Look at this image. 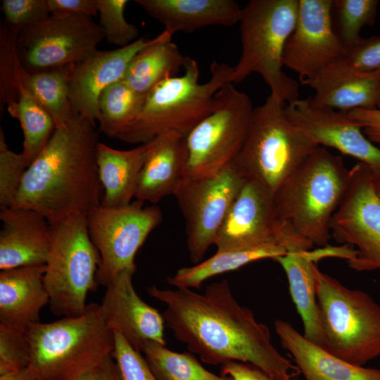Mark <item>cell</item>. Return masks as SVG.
Masks as SVG:
<instances>
[{
	"label": "cell",
	"mask_w": 380,
	"mask_h": 380,
	"mask_svg": "<svg viewBox=\"0 0 380 380\" xmlns=\"http://www.w3.org/2000/svg\"><path fill=\"white\" fill-rule=\"evenodd\" d=\"M173 34L164 30L151 45L130 63L123 81L139 94L147 96L163 80L177 76L187 56L172 42Z\"/></svg>",
	"instance_id": "cell-28"
},
{
	"label": "cell",
	"mask_w": 380,
	"mask_h": 380,
	"mask_svg": "<svg viewBox=\"0 0 380 380\" xmlns=\"http://www.w3.org/2000/svg\"><path fill=\"white\" fill-rule=\"evenodd\" d=\"M244 177L232 164L204 177H184L174 196L186 221L191 260L200 262L224 221Z\"/></svg>",
	"instance_id": "cell-14"
},
{
	"label": "cell",
	"mask_w": 380,
	"mask_h": 380,
	"mask_svg": "<svg viewBox=\"0 0 380 380\" xmlns=\"http://www.w3.org/2000/svg\"><path fill=\"white\" fill-rule=\"evenodd\" d=\"M180 76L169 77L147 96L136 122L118 139L132 144H145L168 132L184 137L214 109L215 94L229 82L233 67L213 61L210 77L198 82L196 61L187 57Z\"/></svg>",
	"instance_id": "cell-6"
},
{
	"label": "cell",
	"mask_w": 380,
	"mask_h": 380,
	"mask_svg": "<svg viewBox=\"0 0 380 380\" xmlns=\"http://www.w3.org/2000/svg\"><path fill=\"white\" fill-rule=\"evenodd\" d=\"M156 37H141L124 47L111 51L97 50L70 67L69 99L73 111L96 125L99 118V99L110 84L122 80L134 58L151 45Z\"/></svg>",
	"instance_id": "cell-18"
},
{
	"label": "cell",
	"mask_w": 380,
	"mask_h": 380,
	"mask_svg": "<svg viewBox=\"0 0 380 380\" xmlns=\"http://www.w3.org/2000/svg\"><path fill=\"white\" fill-rule=\"evenodd\" d=\"M289 253L277 243H267L258 246L220 251L204 261L194 266L184 267L167 278V282L177 289H200L207 279L221 274L236 270L256 260L276 258Z\"/></svg>",
	"instance_id": "cell-29"
},
{
	"label": "cell",
	"mask_w": 380,
	"mask_h": 380,
	"mask_svg": "<svg viewBox=\"0 0 380 380\" xmlns=\"http://www.w3.org/2000/svg\"><path fill=\"white\" fill-rule=\"evenodd\" d=\"M376 108H380V86H379L378 96H377Z\"/></svg>",
	"instance_id": "cell-49"
},
{
	"label": "cell",
	"mask_w": 380,
	"mask_h": 380,
	"mask_svg": "<svg viewBox=\"0 0 380 380\" xmlns=\"http://www.w3.org/2000/svg\"><path fill=\"white\" fill-rule=\"evenodd\" d=\"M30 361L27 328L0 322V375L25 368Z\"/></svg>",
	"instance_id": "cell-37"
},
{
	"label": "cell",
	"mask_w": 380,
	"mask_h": 380,
	"mask_svg": "<svg viewBox=\"0 0 380 380\" xmlns=\"http://www.w3.org/2000/svg\"><path fill=\"white\" fill-rule=\"evenodd\" d=\"M162 218L158 207H145L137 199L119 208L99 205L86 216L89 236L100 255L98 284L106 287L122 272H135V255Z\"/></svg>",
	"instance_id": "cell-12"
},
{
	"label": "cell",
	"mask_w": 380,
	"mask_h": 380,
	"mask_svg": "<svg viewBox=\"0 0 380 380\" xmlns=\"http://www.w3.org/2000/svg\"><path fill=\"white\" fill-rule=\"evenodd\" d=\"M275 331L305 380H380V369L358 366L308 340L290 322L276 319Z\"/></svg>",
	"instance_id": "cell-24"
},
{
	"label": "cell",
	"mask_w": 380,
	"mask_h": 380,
	"mask_svg": "<svg viewBox=\"0 0 380 380\" xmlns=\"http://www.w3.org/2000/svg\"><path fill=\"white\" fill-rule=\"evenodd\" d=\"M146 98L123 80L106 87L99 99L98 122L102 132L110 138L118 139L136 122Z\"/></svg>",
	"instance_id": "cell-31"
},
{
	"label": "cell",
	"mask_w": 380,
	"mask_h": 380,
	"mask_svg": "<svg viewBox=\"0 0 380 380\" xmlns=\"http://www.w3.org/2000/svg\"><path fill=\"white\" fill-rule=\"evenodd\" d=\"M286 104L272 95L254 108L248 132L232 162L245 179L274 193L319 146L287 116Z\"/></svg>",
	"instance_id": "cell-7"
},
{
	"label": "cell",
	"mask_w": 380,
	"mask_h": 380,
	"mask_svg": "<svg viewBox=\"0 0 380 380\" xmlns=\"http://www.w3.org/2000/svg\"><path fill=\"white\" fill-rule=\"evenodd\" d=\"M341 156L318 146L274 194L279 219L300 237L328 245L331 222L349 186Z\"/></svg>",
	"instance_id": "cell-3"
},
{
	"label": "cell",
	"mask_w": 380,
	"mask_h": 380,
	"mask_svg": "<svg viewBox=\"0 0 380 380\" xmlns=\"http://www.w3.org/2000/svg\"><path fill=\"white\" fill-rule=\"evenodd\" d=\"M50 14L98 15L96 0H46Z\"/></svg>",
	"instance_id": "cell-43"
},
{
	"label": "cell",
	"mask_w": 380,
	"mask_h": 380,
	"mask_svg": "<svg viewBox=\"0 0 380 380\" xmlns=\"http://www.w3.org/2000/svg\"><path fill=\"white\" fill-rule=\"evenodd\" d=\"M97 370L98 369L87 374L77 380H96Z\"/></svg>",
	"instance_id": "cell-48"
},
{
	"label": "cell",
	"mask_w": 380,
	"mask_h": 380,
	"mask_svg": "<svg viewBox=\"0 0 380 380\" xmlns=\"http://www.w3.org/2000/svg\"><path fill=\"white\" fill-rule=\"evenodd\" d=\"M127 0H96L99 25L110 44L124 47L136 41L139 30L124 15Z\"/></svg>",
	"instance_id": "cell-36"
},
{
	"label": "cell",
	"mask_w": 380,
	"mask_h": 380,
	"mask_svg": "<svg viewBox=\"0 0 380 380\" xmlns=\"http://www.w3.org/2000/svg\"><path fill=\"white\" fill-rule=\"evenodd\" d=\"M298 11V0H251L242 8L239 23L241 53L230 83H240L258 73L277 100L287 104L299 99L298 82L283 70L284 47Z\"/></svg>",
	"instance_id": "cell-5"
},
{
	"label": "cell",
	"mask_w": 380,
	"mask_h": 380,
	"mask_svg": "<svg viewBox=\"0 0 380 380\" xmlns=\"http://www.w3.org/2000/svg\"><path fill=\"white\" fill-rule=\"evenodd\" d=\"M112 357L124 380H158L141 353L132 347L118 331H114Z\"/></svg>",
	"instance_id": "cell-39"
},
{
	"label": "cell",
	"mask_w": 380,
	"mask_h": 380,
	"mask_svg": "<svg viewBox=\"0 0 380 380\" xmlns=\"http://www.w3.org/2000/svg\"><path fill=\"white\" fill-rule=\"evenodd\" d=\"M103 39L102 28L91 17L50 14L21 30L15 44L21 67L37 73L81 62L98 50Z\"/></svg>",
	"instance_id": "cell-11"
},
{
	"label": "cell",
	"mask_w": 380,
	"mask_h": 380,
	"mask_svg": "<svg viewBox=\"0 0 380 380\" xmlns=\"http://www.w3.org/2000/svg\"><path fill=\"white\" fill-rule=\"evenodd\" d=\"M100 255L89 236L86 216L51 224V243L44 282L51 312L62 317L83 314L87 294L96 286Z\"/></svg>",
	"instance_id": "cell-9"
},
{
	"label": "cell",
	"mask_w": 380,
	"mask_h": 380,
	"mask_svg": "<svg viewBox=\"0 0 380 380\" xmlns=\"http://www.w3.org/2000/svg\"><path fill=\"white\" fill-rule=\"evenodd\" d=\"M147 291L165 305L162 315L175 338L204 363H249L277 380H293L299 372L274 347L269 328L237 302L227 280L208 285L201 293L156 286Z\"/></svg>",
	"instance_id": "cell-1"
},
{
	"label": "cell",
	"mask_w": 380,
	"mask_h": 380,
	"mask_svg": "<svg viewBox=\"0 0 380 380\" xmlns=\"http://www.w3.org/2000/svg\"><path fill=\"white\" fill-rule=\"evenodd\" d=\"M165 30L192 32L208 26H233L239 23L241 8L234 0H136Z\"/></svg>",
	"instance_id": "cell-25"
},
{
	"label": "cell",
	"mask_w": 380,
	"mask_h": 380,
	"mask_svg": "<svg viewBox=\"0 0 380 380\" xmlns=\"http://www.w3.org/2000/svg\"><path fill=\"white\" fill-rule=\"evenodd\" d=\"M0 380H38L34 370L27 367L16 372L0 375Z\"/></svg>",
	"instance_id": "cell-46"
},
{
	"label": "cell",
	"mask_w": 380,
	"mask_h": 380,
	"mask_svg": "<svg viewBox=\"0 0 380 380\" xmlns=\"http://www.w3.org/2000/svg\"><path fill=\"white\" fill-rule=\"evenodd\" d=\"M95 127L75 114L56 128L27 167L12 207L34 210L53 224L73 216H87L101 205Z\"/></svg>",
	"instance_id": "cell-2"
},
{
	"label": "cell",
	"mask_w": 380,
	"mask_h": 380,
	"mask_svg": "<svg viewBox=\"0 0 380 380\" xmlns=\"http://www.w3.org/2000/svg\"><path fill=\"white\" fill-rule=\"evenodd\" d=\"M30 367L38 380H77L97 369L112 355L114 331L100 305L90 303L78 316L27 327Z\"/></svg>",
	"instance_id": "cell-4"
},
{
	"label": "cell",
	"mask_w": 380,
	"mask_h": 380,
	"mask_svg": "<svg viewBox=\"0 0 380 380\" xmlns=\"http://www.w3.org/2000/svg\"><path fill=\"white\" fill-rule=\"evenodd\" d=\"M18 32L6 24L0 31V99L8 106L17 100L20 88V63L16 51Z\"/></svg>",
	"instance_id": "cell-35"
},
{
	"label": "cell",
	"mask_w": 380,
	"mask_h": 380,
	"mask_svg": "<svg viewBox=\"0 0 380 380\" xmlns=\"http://www.w3.org/2000/svg\"><path fill=\"white\" fill-rule=\"evenodd\" d=\"M372 179L374 190L380 198V169L372 170Z\"/></svg>",
	"instance_id": "cell-47"
},
{
	"label": "cell",
	"mask_w": 380,
	"mask_h": 380,
	"mask_svg": "<svg viewBox=\"0 0 380 380\" xmlns=\"http://www.w3.org/2000/svg\"><path fill=\"white\" fill-rule=\"evenodd\" d=\"M302 84L315 91L312 99L317 104L346 112L372 109L376 108L380 72H362L344 56Z\"/></svg>",
	"instance_id": "cell-22"
},
{
	"label": "cell",
	"mask_w": 380,
	"mask_h": 380,
	"mask_svg": "<svg viewBox=\"0 0 380 380\" xmlns=\"http://www.w3.org/2000/svg\"><path fill=\"white\" fill-rule=\"evenodd\" d=\"M134 274L122 272L106 287L99 305L108 327L121 334L132 347L141 353L148 342L166 345L165 324L163 315L137 295L132 283Z\"/></svg>",
	"instance_id": "cell-19"
},
{
	"label": "cell",
	"mask_w": 380,
	"mask_h": 380,
	"mask_svg": "<svg viewBox=\"0 0 380 380\" xmlns=\"http://www.w3.org/2000/svg\"><path fill=\"white\" fill-rule=\"evenodd\" d=\"M147 143L146 158L138 178L135 198L156 203L174 195L184 178L187 160L186 137L168 132Z\"/></svg>",
	"instance_id": "cell-23"
},
{
	"label": "cell",
	"mask_w": 380,
	"mask_h": 380,
	"mask_svg": "<svg viewBox=\"0 0 380 380\" xmlns=\"http://www.w3.org/2000/svg\"><path fill=\"white\" fill-rule=\"evenodd\" d=\"M71 66L37 73L27 72L21 65L19 68L21 85L49 113L56 128L64 125L76 114L69 99Z\"/></svg>",
	"instance_id": "cell-30"
},
{
	"label": "cell",
	"mask_w": 380,
	"mask_h": 380,
	"mask_svg": "<svg viewBox=\"0 0 380 380\" xmlns=\"http://www.w3.org/2000/svg\"><path fill=\"white\" fill-rule=\"evenodd\" d=\"M285 111L291 122L319 146L335 148L372 170L380 169V148L366 137L348 112L317 104L312 97L286 104Z\"/></svg>",
	"instance_id": "cell-17"
},
{
	"label": "cell",
	"mask_w": 380,
	"mask_h": 380,
	"mask_svg": "<svg viewBox=\"0 0 380 380\" xmlns=\"http://www.w3.org/2000/svg\"><path fill=\"white\" fill-rule=\"evenodd\" d=\"M362 129L366 137L380 146V108H355L348 112Z\"/></svg>",
	"instance_id": "cell-42"
},
{
	"label": "cell",
	"mask_w": 380,
	"mask_h": 380,
	"mask_svg": "<svg viewBox=\"0 0 380 380\" xmlns=\"http://www.w3.org/2000/svg\"><path fill=\"white\" fill-rule=\"evenodd\" d=\"M45 270L41 265L1 271L0 322L23 328L40 322V311L49 304Z\"/></svg>",
	"instance_id": "cell-26"
},
{
	"label": "cell",
	"mask_w": 380,
	"mask_h": 380,
	"mask_svg": "<svg viewBox=\"0 0 380 380\" xmlns=\"http://www.w3.org/2000/svg\"><path fill=\"white\" fill-rule=\"evenodd\" d=\"M346 193L331 222V236L355 247L348 266L357 272L380 270V198L372 179V170L358 162L350 168Z\"/></svg>",
	"instance_id": "cell-15"
},
{
	"label": "cell",
	"mask_w": 380,
	"mask_h": 380,
	"mask_svg": "<svg viewBox=\"0 0 380 380\" xmlns=\"http://www.w3.org/2000/svg\"><path fill=\"white\" fill-rule=\"evenodd\" d=\"M220 374L233 380H277L255 365L236 361L221 365Z\"/></svg>",
	"instance_id": "cell-44"
},
{
	"label": "cell",
	"mask_w": 380,
	"mask_h": 380,
	"mask_svg": "<svg viewBox=\"0 0 380 380\" xmlns=\"http://www.w3.org/2000/svg\"><path fill=\"white\" fill-rule=\"evenodd\" d=\"M274 191L262 182L244 179L214 241L217 251L277 243L288 251L310 250L314 245L295 234L278 217Z\"/></svg>",
	"instance_id": "cell-13"
},
{
	"label": "cell",
	"mask_w": 380,
	"mask_h": 380,
	"mask_svg": "<svg viewBox=\"0 0 380 380\" xmlns=\"http://www.w3.org/2000/svg\"><path fill=\"white\" fill-rule=\"evenodd\" d=\"M379 4L378 0H332V26L344 49L362 38L363 27L374 23Z\"/></svg>",
	"instance_id": "cell-34"
},
{
	"label": "cell",
	"mask_w": 380,
	"mask_h": 380,
	"mask_svg": "<svg viewBox=\"0 0 380 380\" xmlns=\"http://www.w3.org/2000/svg\"><path fill=\"white\" fill-rule=\"evenodd\" d=\"M253 110L249 96L233 84L222 87L213 110L186 137L184 177L210 175L231 164L244 141Z\"/></svg>",
	"instance_id": "cell-10"
},
{
	"label": "cell",
	"mask_w": 380,
	"mask_h": 380,
	"mask_svg": "<svg viewBox=\"0 0 380 380\" xmlns=\"http://www.w3.org/2000/svg\"><path fill=\"white\" fill-rule=\"evenodd\" d=\"M11 117L17 119L23 132V155L30 165L42 152L56 125L49 113L20 84L18 99L7 106Z\"/></svg>",
	"instance_id": "cell-32"
},
{
	"label": "cell",
	"mask_w": 380,
	"mask_h": 380,
	"mask_svg": "<svg viewBox=\"0 0 380 380\" xmlns=\"http://www.w3.org/2000/svg\"><path fill=\"white\" fill-rule=\"evenodd\" d=\"M354 255V250L343 244L324 246L314 250L290 252L274 259L284 271L289 293L304 329L303 336L312 343L327 350L317 301L315 267L322 259L338 258L346 260Z\"/></svg>",
	"instance_id": "cell-20"
},
{
	"label": "cell",
	"mask_w": 380,
	"mask_h": 380,
	"mask_svg": "<svg viewBox=\"0 0 380 380\" xmlns=\"http://www.w3.org/2000/svg\"><path fill=\"white\" fill-rule=\"evenodd\" d=\"M331 5L332 0H298L297 20L284 47L283 63L298 75L301 83L344 56L332 26Z\"/></svg>",
	"instance_id": "cell-16"
},
{
	"label": "cell",
	"mask_w": 380,
	"mask_h": 380,
	"mask_svg": "<svg viewBox=\"0 0 380 380\" xmlns=\"http://www.w3.org/2000/svg\"><path fill=\"white\" fill-rule=\"evenodd\" d=\"M147 151L148 143L129 150L98 143L96 165L103 191L101 205L119 208L132 201Z\"/></svg>",
	"instance_id": "cell-27"
},
{
	"label": "cell",
	"mask_w": 380,
	"mask_h": 380,
	"mask_svg": "<svg viewBox=\"0 0 380 380\" xmlns=\"http://www.w3.org/2000/svg\"><path fill=\"white\" fill-rule=\"evenodd\" d=\"M29 165L23 153L8 148L4 132L0 128V208L13 206Z\"/></svg>",
	"instance_id": "cell-38"
},
{
	"label": "cell",
	"mask_w": 380,
	"mask_h": 380,
	"mask_svg": "<svg viewBox=\"0 0 380 380\" xmlns=\"http://www.w3.org/2000/svg\"><path fill=\"white\" fill-rule=\"evenodd\" d=\"M96 380H124L112 355L98 368Z\"/></svg>",
	"instance_id": "cell-45"
},
{
	"label": "cell",
	"mask_w": 380,
	"mask_h": 380,
	"mask_svg": "<svg viewBox=\"0 0 380 380\" xmlns=\"http://www.w3.org/2000/svg\"><path fill=\"white\" fill-rule=\"evenodd\" d=\"M344 56L362 72H380V36L362 37L345 49Z\"/></svg>",
	"instance_id": "cell-41"
},
{
	"label": "cell",
	"mask_w": 380,
	"mask_h": 380,
	"mask_svg": "<svg viewBox=\"0 0 380 380\" xmlns=\"http://www.w3.org/2000/svg\"><path fill=\"white\" fill-rule=\"evenodd\" d=\"M0 270L45 265L51 243V224L29 208L1 209Z\"/></svg>",
	"instance_id": "cell-21"
},
{
	"label": "cell",
	"mask_w": 380,
	"mask_h": 380,
	"mask_svg": "<svg viewBox=\"0 0 380 380\" xmlns=\"http://www.w3.org/2000/svg\"><path fill=\"white\" fill-rule=\"evenodd\" d=\"M141 353L158 380H233L206 369L191 353H177L156 342L147 343Z\"/></svg>",
	"instance_id": "cell-33"
},
{
	"label": "cell",
	"mask_w": 380,
	"mask_h": 380,
	"mask_svg": "<svg viewBox=\"0 0 380 380\" xmlns=\"http://www.w3.org/2000/svg\"><path fill=\"white\" fill-rule=\"evenodd\" d=\"M1 11L5 24L18 33L50 15L46 0H3Z\"/></svg>",
	"instance_id": "cell-40"
},
{
	"label": "cell",
	"mask_w": 380,
	"mask_h": 380,
	"mask_svg": "<svg viewBox=\"0 0 380 380\" xmlns=\"http://www.w3.org/2000/svg\"><path fill=\"white\" fill-rule=\"evenodd\" d=\"M317 301L327 350L365 366L380 355V305L367 293L351 289L315 266Z\"/></svg>",
	"instance_id": "cell-8"
}]
</instances>
